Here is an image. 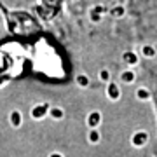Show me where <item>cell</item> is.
Segmentation results:
<instances>
[{
  "label": "cell",
  "mask_w": 157,
  "mask_h": 157,
  "mask_svg": "<svg viewBox=\"0 0 157 157\" xmlns=\"http://www.w3.org/2000/svg\"><path fill=\"white\" fill-rule=\"evenodd\" d=\"M133 143H135L136 147L145 145V143H147V133H136L135 138H133Z\"/></svg>",
  "instance_id": "2"
},
{
  "label": "cell",
  "mask_w": 157,
  "mask_h": 157,
  "mask_svg": "<svg viewBox=\"0 0 157 157\" xmlns=\"http://www.w3.org/2000/svg\"><path fill=\"white\" fill-rule=\"evenodd\" d=\"M89 140L93 141V143H96V141L100 140V135H98L96 131H93V133H91V135H89Z\"/></svg>",
  "instance_id": "4"
},
{
  "label": "cell",
  "mask_w": 157,
  "mask_h": 157,
  "mask_svg": "<svg viewBox=\"0 0 157 157\" xmlns=\"http://www.w3.org/2000/svg\"><path fill=\"white\" fill-rule=\"evenodd\" d=\"M128 7L141 33L157 42V0H128Z\"/></svg>",
  "instance_id": "1"
},
{
  "label": "cell",
  "mask_w": 157,
  "mask_h": 157,
  "mask_svg": "<svg viewBox=\"0 0 157 157\" xmlns=\"http://www.w3.org/2000/svg\"><path fill=\"white\" fill-rule=\"evenodd\" d=\"M51 157H61V155H56V154H54V155H51Z\"/></svg>",
  "instance_id": "5"
},
{
  "label": "cell",
  "mask_w": 157,
  "mask_h": 157,
  "mask_svg": "<svg viewBox=\"0 0 157 157\" xmlns=\"http://www.w3.org/2000/svg\"><path fill=\"white\" fill-rule=\"evenodd\" d=\"M0 14L4 16V19H6V21L11 17V11H9V7L4 4V0H0Z\"/></svg>",
  "instance_id": "3"
}]
</instances>
